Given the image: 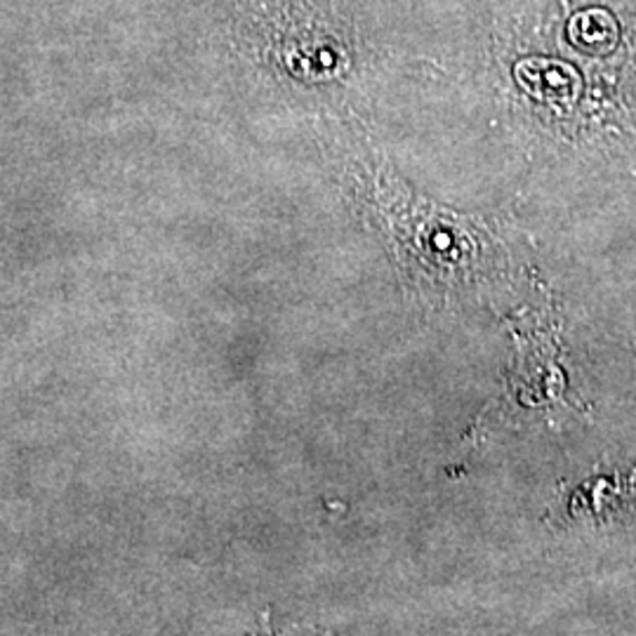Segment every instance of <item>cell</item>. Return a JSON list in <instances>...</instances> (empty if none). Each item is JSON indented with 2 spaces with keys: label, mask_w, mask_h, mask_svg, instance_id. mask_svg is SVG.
<instances>
[{
  "label": "cell",
  "mask_w": 636,
  "mask_h": 636,
  "mask_svg": "<svg viewBox=\"0 0 636 636\" xmlns=\"http://www.w3.org/2000/svg\"><path fill=\"white\" fill-rule=\"evenodd\" d=\"M569 41L592 57H606L621 43V24L606 8H588L575 12L569 26Z\"/></svg>",
  "instance_id": "cell-2"
},
{
  "label": "cell",
  "mask_w": 636,
  "mask_h": 636,
  "mask_svg": "<svg viewBox=\"0 0 636 636\" xmlns=\"http://www.w3.org/2000/svg\"><path fill=\"white\" fill-rule=\"evenodd\" d=\"M519 88L547 105H573L582 95V76L569 62L552 57H526L514 66Z\"/></svg>",
  "instance_id": "cell-1"
}]
</instances>
